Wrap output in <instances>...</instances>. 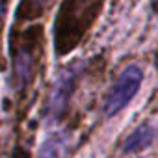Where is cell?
I'll use <instances>...</instances> for the list:
<instances>
[{
  "mask_svg": "<svg viewBox=\"0 0 158 158\" xmlns=\"http://www.w3.org/2000/svg\"><path fill=\"white\" fill-rule=\"evenodd\" d=\"M104 0H63L54 24V45L58 54L76 47L86 30L93 24Z\"/></svg>",
  "mask_w": 158,
  "mask_h": 158,
  "instance_id": "obj_1",
  "label": "cell"
},
{
  "mask_svg": "<svg viewBox=\"0 0 158 158\" xmlns=\"http://www.w3.org/2000/svg\"><path fill=\"white\" fill-rule=\"evenodd\" d=\"M80 73H82V63H71L69 67H65L58 78L52 82V88H50V93L47 97V102H45V117L47 121H56L60 119L65 110H67V104L76 89V84L80 80Z\"/></svg>",
  "mask_w": 158,
  "mask_h": 158,
  "instance_id": "obj_2",
  "label": "cell"
},
{
  "mask_svg": "<svg viewBox=\"0 0 158 158\" xmlns=\"http://www.w3.org/2000/svg\"><path fill=\"white\" fill-rule=\"evenodd\" d=\"M141 71L138 65H128L125 67L119 76L115 78V82L112 84L106 99H104V115L112 117L119 114L138 93L139 84H141Z\"/></svg>",
  "mask_w": 158,
  "mask_h": 158,
  "instance_id": "obj_3",
  "label": "cell"
},
{
  "mask_svg": "<svg viewBox=\"0 0 158 158\" xmlns=\"http://www.w3.org/2000/svg\"><path fill=\"white\" fill-rule=\"evenodd\" d=\"M34 69H35V50H34V45H28L24 41L15 48V54H13V73H11L13 86L24 88L30 82Z\"/></svg>",
  "mask_w": 158,
  "mask_h": 158,
  "instance_id": "obj_4",
  "label": "cell"
},
{
  "mask_svg": "<svg viewBox=\"0 0 158 158\" xmlns=\"http://www.w3.org/2000/svg\"><path fill=\"white\" fill-rule=\"evenodd\" d=\"M156 138V132L152 128V125H139L138 128H134L127 139L123 141V147L121 151L125 154H132V152H139L143 149H147Z\"/></svg>",
  "mask_w": 158,
  "mask_h": 158,
  "instance_id": "obj_5",
  "label": "cell"
},
{
  "mask_svg": "<svg viewBox=\"0 0 158 158\" xmlns=\"http://www.w3.org/2000/svg\"><path fill=\"white\" fill-rule=\"evenodd\" d=\"M65 151H67V139L56 134L43 143L37 158H65Z\"/></svg>",
  "mask_w": 158,
  "mask_h": 158,
  "instance_id": "obj_6",
  "label": "cell"
},
{
  "mask_svg": "<svg viewBox=\"0 0 158 158\" xmlns=\"http://www.w3.org/2000/svg\"><path fill=\"white\" fill-rule=\"evenodd\" d=\"M48 2H50V0H26V4H24V6H26L32 13H35V11H41Z\"/></svg>",
  "mask_w": 158,
  "mask_h": 158,
  "instance_id": "obj_7",
  "label": "cell"
},
{
  "mask_svg": "<svg viewBox=\"0 0 158 158\" xmlns=\"http://www.w3.org/2000/svg\"><path fill=\"white\" fill-rule=\"evenodd\" d=\"M152 10L158 13V0H152Z\"/></svg>",
  "mask_w": 158,
  "mask_h": 158,
  "instance_id": "obj_8",
  "label": "cell"
},
{
  "mask_svg": "<svg viewBox=\"0 0 158 158\" xmlns=\"http://www.w3.org/2000/svg\"><path fill=\"white\" fill-rule=\"evenodd\" d=\"M0 21H2V4H0Z\"/></svg>",
  "mask_w": 158,
  "mask_h": 158,
  "instance_id": "obj_9",
  "label": "cell"
}]
</instances>
